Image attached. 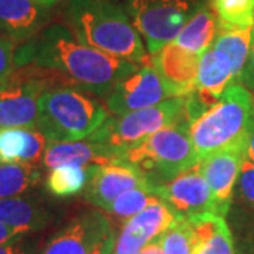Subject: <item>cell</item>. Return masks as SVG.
<instances>
[{"label": "cell", "instance_id": "cell-1", "mask_svg": "<svg viewBox=\"0 0 254 254\" xmlns=\"http://www.w3.org/2000/svg\"><path fill=\"white\" fill-rule=\"evenodd\" d=\"M16 66L36 65L61 73L73 86L108 98L140 65L81 43L63 24L48 26L16 50Z\"/></svg>", "mask_w": 254, "mask_h": 254}, {"label": "cell", "instance_id": "cell-2", "mask_svg": "<svg viewBox=\"0 0 254 254\" xmlns=\"http://www.w3.org/2000/svg\"><path fill=\"white\" fill-rule=\"evenodd\" d=\"M66 20L73 36L86 46L137 65L151 57L130 16L110 0H69Z\"/></svg>", "mask_w": 254, "mask_h": 254}, {"label": "cell", "instance_id": "cell-3", "mask_svg": "<svg viewBox=\"0 0 254 254\" xmlns=\"http://www.w3.org/2000/svg\"><path fill=\"white\" fill-rule=\"evenodd\" d=\"M109 118V109L91 92L76 86H54L38 100L37 128L50 143L81 141Z\"/></svg>", "mask_w": 254, "mask_h": 254}, {"label": "cell", "instance_id": "cell-4", "mask_svg": "<svg viewBox=\"0 0 254 254\" xmlns=\"http://www.w3.org/2000/svg\"><path fill=\"white\" fill-rule=\"evenodd\" d=\"M254 122V96L233 83L216 103L190 123V137L198 158L225 150L249 136Z\"/></svg>", "mask_w": 254, "mask_h": 254}, {"label": "cell", "instance_id": "cell-5", "mask_svg": "<svg viewBox=\"0 0 254 254\" xmlns=\"http://www.w3.org/2000/svg\"><path fill=\"white\" fill-rule=\"evenodd\" d=\"M120 161L136 167L154 188L195 167L199 158L190 141V123L181 122L128 148Z\"/></svg>", "mask_w": 254, "mask_h": 254}, {"label": "cell", "instance_id": "cell-6", "mask_svg": "<svg viewBox=\"0 0 254 254\" xmlns=\"http://www.w3.org/2000/svg\"><path fill=\"white\" fill-rule=\"evenodd\" d=\"M181 122H188L185 115V96L171 98L151 108L128 112L122 116H109L88 140L108 147L120 161L128 148L165 127Z\"/></svg>", "mask_w": 254, "mask_h": 254}, {"label": "cell", "instance_id": "cell-7", "mask_svg": "<svg viewBox=\"0 0 254 254\" xmlns=\"http://www.w3.org/2000/svg\"><path fill=\"white\" fill-rule=\"evenodd\" d=\"M73 86L61 73L36 66H16L0 82V127H37L38 100L54 86Z\"/></svg>", "mask_w": 254, "mask_h": 254}, {"label": "cell", "instance_id": "cell-8", "mask_svg": "<svg viewBox=\"0 0 254 254\" xmlns=\"http://www.w3.org/2000/svg\"><path fill=\"white\" fill-rule=\"evenodd\" d=\"M199 3L195 0H127L126 10L153 55L177 40Z\"/></svg>", "mask_w": 254, "mask_h": 254}, {"label": "cell", "instance_id": "cell-9", "mask_svg": "<svg viewBox=\"0 0 254 254\" xmlns=\"http://www.w3.org/2000/svg\"><path fill=\"white\" fill-rule=\"evenodd\" d=\"M171 98L180 96L161 78L150 57L147 63L119 82L106 98V106L113 116H122L128 112L151 108Z\"/></svg>", "mask_w": 254, "mask_h": 254}, {"label": "cell", "instance_id": "cell-10", "mask_svg": "<svg viewBox=\"0 0 254 254\" xmlns=\"http://www.w3.org/2000/svg\"><path fill=\"white\" fill-rule=\"evenodd\" d=\"M154 193L182 220L200 215H218L216 203L198 164L175 177L173 181L153 188Z\"/></svg>", "mask_w": 254, "mask_h": 254}, {"label": "cell", "instance_id": "cell-11", "mask_svg": "<svg viewBox=\"0 0 254 254\" xmlns=\"http://www.w3.org/2000/svg\"><path fill=\"white\" fill-rule=\"evenodd\" d=\"M247 144L249 136L198 163L200 173L212 190L219 216L225 218L230 209L242 165L247 158Z\"/></svg>", "mask_w": 254, "mask_h": 254}, {"label": "cell", "instance_id": "cell-12", "mask_svg": "<svg viewBox=\"0 0 254 254\" xmlns=\"http://www.w3.org/2000/svg\"><path fill=\"white\" fill-rule=\"evenodd\" d=\"M112 230L102 212L86 210L60 229L37 254H92Z\"/></svg>", "mask_w": 254, "mask_h": 254}, {"label": "cell", "instance_id": "cell-13", "mask_svg": "<svg viewBox=\"0 0 254 254\" xmlns=\"http://www.w3.org/2000/svg\"><path fill=\"white\" fill-rule=\"evenodd\" d=\"M137 188H153L136 167L123 161L95 165L89 168V180L83 195L88 202L109 212L122 193Z\"/></svg>", "mask_w": 254, "mask_h": 254}, {"label": "cell", "instance_id": "cell-14", "mask_svg": "<svg viewBox=\"0 0 254 254\" xmlns=\"http://www.w3.org/2000/svg\"><path fill=\"white\" fill-rule=\"evenodd\" d=\"M50 7L34 0H0V36L24 44L46 28Z\"/></svg>", "mask_w": 254, "mask_h": 254}, {"label": "cell", "instance_id": "cell-15", "mask_svg": "<svg viewBox=\"0 0 254 254\" xmlns=\"http://www.w3.org/2000/svg\"><path fill=\"white\" fill-rule=\"evenodd\" d=\"M151 61L177 96H188L195 91L200 55L173 41L151 55Z\"/></svg>", "mask_w": 254, "mask_h": 254}, {"label": "cell", "instance_id": "cell-16", "mask_svg": "<svg viewBox=\"0 0 254 254\" xmlns=\"http://www.w3.org/2000/svg\"><path fill=\"white\" fill-rule=\"evenodd\" d=\"M237 78L230 60L223 53L210 47L200 55L195 96L200 100L206 109L226 92V89L236 83Z\"/></svg>", "mask_w": 254, "mask_h": 254}, {"label": "cell", "instance_id": "cell-17", "mask_svg": "<svg viewBox=\"0 0 254 254\" xmlns=\"http://www.w3.org/2000/svg\"><path fill=\"white\" fill-rule=\"evenodd\" d=\"M116 161H119L118 157L108 147L86 138L81 141L50 143L44 151L41 164L47 170H54L61 165H79L89 168Z\"/></svg>", "mask_w": 254, "mask_h": 254}, {"label": "cell", "instance_id": "cell-18", "mask_svg": "<svg viewBox=\"0 0 254 254\" xmlns=\"http://www.w3.org/2000/svg\"><path fill=\"white\" fill-rule=\"evenodd\" d=\"M50 144L37 127H0V164L41 163Z\"/></svg>", "mask_w": 254, "mask_h": 254}, {"label": "cell", "instance_id": "cell-19", "mask_svg": "<svg viewBox=\"0 0 254 254\" xmlns=\"http://www.w3.org/2000/svg\"><path fill=\"white\" fill-rule=\"evenodd\" d=\"M193 247L192 254H235L232 232L223 216L206 213L188 219Z\"/></svg>", "mask_w": 254, "mask_h": 254}, {"label": "cell", "instance_id": "cell-20", "mask_svg": "<svg viewBox=\"0 0 254 254\" xmlns=\"http://www.w3.org/2000/svg\"><path fill=\"white\" fill-rule=\"evenodd\" d=\"M51 222V210L34 198L17 196L0 199V223L33 233L47 227Z\"/></svg>", "mask_w": 254, "mask_h": 254}, {"label": "cell", "instance_id": "cell-21", "mask_svg": "<svg viewBox=\"0 0 254 254\" xmlns=\"http://www.w3.org/2000/svg\"><path fill=\"white\" fill-rule=\"evenodd\" d=\"M180 220L182 219L178 218L160 196L154 195L138 215L125 220L123 226L148 245Z\"/></svg>", "mask_w": 254, "mask_h": 254}, {"label": "cell", "instance_id": "cell-22", "mask_svg": "<svg viewBox=\"0 0 254 254\" xmlns=\"http://www.w3.org/2000/svg\"><path fill=\"white\" fill-rule=\"evenodd\" d=\"M219 30V20L209 3L200 1L196 11L182 28L174 43L182 48L202 55L213 46Z\"/></svg>", "mask_w": 254, "mask_h": 254}, {"label": "cell", "instance_id": "cell-23", "mask_svg": "<svg viewBox=\"0 0 254 254\" xmlns=\"http://www.w3.org/2000/svg\"><path fill=\"white\" fill-rule=\"evenodd\" d=\"M254 41L253 27H227L219 24L218 34L213 41V48L226 55L233 65L237 82L249 58Z\"/></svg>", "mask_w": 254, "mask_h": 254}, {"label": "cell", "instance_id": "cell-24", "mask_svg": "<svg viewBox=\"0 0 254 254\" xmlns=\"http://www.w3.org/2000/svg\"><path fill=\"white\" fill-rule=\"evenodd\" d=\"M41 180V173L33 164H0V199L26 195Z\"/></svg>", "mask_w": 254, "mask_h": 254}, {"label": "cell", "instance_id": "cell-25", "mask_svg": "<svg viewBox=\"0 0 254 254\" xmlns=\"http://www.w3.org/2000/svg\"><path fill=\"white\" fill-rule=\"evenodd\" d=\"M89 168L79 165H61L50 170L44 182L46 190L57 198H68L81 193L89 180Z\"/></svg>", "mask_w": 254, "mask_h": 254}, {"label": "cell", "instance_id": "cell-26", "mask_svg": "<svg viewBox=\"0 0 254 254\" xmlns=\"http://www.w3.org/2000/svg\"><path fill=\"white\" fill-rule=\"evenodd\" d=\"M209 4L220 26L240 28L254 26V0H216Z\"/></svg>", "mask_w": 254, "mask_h": 254}, {"label": "cell", "instance_id": "cell-27", "mask_svg": "<svg viewBox=\"0 0 254 254\" xmlns=\"http://www.w3.org/2000/svg\"><path fill=\"white\" fill-rule=\"evenodd\" d=\"M163 254H192L193 235L188 220H180L165 233L157 237Z\"/></svg>", "mask_w": 254, "mask_h": 254}, {"label": "cell", "instance_id": "cell-28", "mask_svg": "<svg viewBox=\"0 0 254 254\" xmlns=\"http://www.w3.org/2000/svg\"><path fill=\"white\" fill-rule=\"evenodd\" d=\"M153 188H137L122 193L110 206L109 212L119 218L127 219L138 215L154 196Z\"/></svg>", "mask_w": 254, "mask_h": 254}, {"label": "cell", "instance_id": "cell-29", "mask_svg": "<svg viewBox=\"0 0 254 254\" xmlns=\"http://www.w3.org/2000/svg\"><path fill=\"white\" fill-rule=\"evenodd\" d=\"M14 57H16L14 43L6 37L0 36V82L7 79L14 71L16 68Z\"/></svg>", "mask_w": 254, "mask_h": 254}, {"label": "cell", "instance_id": "cell-30", "mask_svg": "<svg viewBox=\"0 0 254 254\" xmlns=\"http://www.w3.org/2000/svg\"><path fill=\"white\" fill-rule=\"evenodd\" d=\"M240 195L245 198L249 203L254 205V161L249 157L245 160L242 165V171L237 180Z\"/></svg>", "mask_w": 254, "mask_h": 254}, {"label": "cell", "instance_id": "cell-31", "mask_svg": "<svg viewBox=\"0 0 254 254\" xmlns=\"http://www.w3.org/2000/svg\"><path fill=\"white\" fill-rule=\"evenodd\" d=\"M239 83H242L252 93H254V41L252 50H250V54H249V58L246 61L245 68H243L242 75L239 78Z\"/></svg>", "mask_w": 254, "mask_h": 254}, {"label": "cell", "instance_id": "cell-32", "mask_svg": "<svg viewBox=\"0 0 254 254\" xmlns=\"http://www.w3.org/2000/svg\"><path fill=\"white\" fill-rule=\"evenodd\" d=\"M30 235V232L24 229H17L0 223V245H6L10 242H17L21 239H26Z\"/></svg>", "mask_w": 254, "mask_h": 254}, {"label": "cell", "instance_id": "cell-33", "mask_svg": "<svg viewBox=\"0 0 254 254\" xmlns=\"http://www.w3.org/2000/svg\"><path fill=\"white\" fill-rule=\"evenodd\" d=\"M34 247L26 239L0 245V254H33Z\"/></svg>", "mask_w": 254, "mask_h": 254}, {"label": "cell", "instance_id": "cell-34", "mask_svg": "<svg viewBox=\"0 0 254 254\" xmlns=\"http://www.w3.org/2000/svg\"><path fill=\"white\" fill-rule=\"evenodd\" d=\"M115 243H116V237H115V233L112 230L109 235L100 242V245L95 249V252L92 254H113Z\"/></svg>", "mask_w": 254, "mask_h": 254}, {"label": "cell", "instance_id": "cell-35", "mask_svg": "<svg viewBox=\"0 0 254 254\" xmlns=\"http://www.w3.org/2000/svg\"><path fill=\"white\" fill-rule=\"evenodd\" d=\"M138 254H163V252H161V247H160L157 239H155V240L150 242L148 245L145 246L144 249H143Z\"/></svg>", "mask_w": 254, "mask_h": 254}, {"label": "cell", "instance_id": "cell-36", "mask_svg": "<svg viewBox=\"0 0 254 254\" xmlns=\"http://www.w3.org/2000/svg\"><path fill=\"white\" fill-rule=\"evenodd\" d=\"M247 157L254 161V122L253 126L250 128V133H249V144H247Z\"/></svg>", "mask_w": 254, "mask_h": 254}, {"label": "cell", "instance_id": "cell-37", "mask_svg": "<svg viewBox=\"0 0 254 254\" xmlns=\"http://www.w3.org/2000/svg\"><path fill=\"white\" fill-rule=\"evenodd\" d=\"M246 249L249 254H254V225H253V230L252 233L247 236V243H246Z\"/></svg>", "mask_w": 254, "mask_h": 254}, {"label": "cell", "instance_id": "cell-38", "mask_svg": "<svg viewBox=\"0 0 254 254\" xmlns=\"http://www.w3.org/2000/svg\"><path fill=\"white\" fill-rule=\"evenodd\" d=\"M37 3H40V4H43V6H47V7H51L53 4H55L58 0H34Z\"/></svg>", "mask_w": 254, "mask_h": 254}, {"label": "cell", "instance_id": "cell-39", "mask_svg": "<svg viewBox=\"0 0 254 254\" xmlns=\"http://www.w3.org/2000/svg\"><path fill=\"white\" fill-rule=\"evenodd\" d=\"M213 1H216V0H209V3H213Z\"/></svg>", "mask_w": 254, "mask_h": 254}]
</instances>
